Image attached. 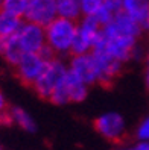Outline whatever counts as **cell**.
I'll list each match as a JSON object with an SVG mask.
<instances>
[{"mask_svg": "<svg viewBox=\"0 0 149 150\" xmlns=\"http://www.w3.org/2000/svg\"><path fill=\"white\" fill-rule=\"evenodd\" d=\"M3 123H11V117H9V112H6V100L3 94L0 93V125Z\"/></svg>", "mask_w": 149, "mask_h": 150, "instance_id": "21", "label": "cell"}, {"mask_svg": "<svg viewBox=\"0 0 149 150\" xmlns=\"http://www.w3.org/2000/svg\"><path fill=\"white\" fill-rule=\"evenodd\" d=\"M122 11L131 15L145 28L149 12V0H122Z\"/></svg>", "mask_w": 149, "mask_h": 150, "instance_id": "13", "label": "cell"}, {"mask_svg": "<svg viewBox=\"0 0 149 150\" xmlns=\"http://www.w3.org/2000/svg\"><path fill=\"white\" fill-rule=\"evenodd\" d=\"M145 28L149 29V12H148V17H146V23H145Z\"/></svg>", "mask_w": 149, "mask_h": 150, "instance_id": "24", "label": "cell"}, {"mask_svg": "<svg viewBox=\"0 0 149 150\" xmlns=\"http://www.w3.org/2000/svg\"><path fill=\"white\" fill-rule=\"evenodd\" d=\"M23 49L20 47L19 40L15 35L12 37H0V56L9 65H15L23 56Z\"/></svg>", "mask_w": 149, "mask_h": 150, "instance_id": "12", "label": "cell"}, {"mask_svg": "<svg viewBox=\"0 0 149 150\" xmlns=\"http://www.w3.org/2000/svg\"><path fill=\"white\" fill-rule=\"evenodd\" d=\"M15 37L24 53H40L46 49V30L40 24L28 20L23 21Z\"/></svg>", "mask_w": 149, "mask_h": 150, "instance_id": "7", "label": "cell"}, {"mask_svg": "<svg viewBox=\"0 0 149 150\" xmlns=\"http://www.w3.org/2000/svg\"><path fill=\"white\" fill-rule=\"evenodd\" d=\"M68 70L73 71L79 79H82L87 85L99 83V70L91 52L73 55L72 61L68 64Z\"/></svg>", "mask_w": 149, "mask_h": 150, "instance_id": "8", "label": "cell"}, {"mask_svg": "<svg viewBox=\"0 0 149 150\" xmlns=\"http://www.w3.org/2000/svg\"><path fill=\"white\" fill-rule=\"evenodd\" d=\"M87 94H88V85L73 71L67 70V73L59 81L49 100L56 105H66L72 102H82Z\"/></svg>", "mask_w": 149, "mask_h": 150, "instance_id": "3", "label": "cell"}, {"mask_svg": "<svg viewBox=\"0 0 149 150\" xmlns=\"http://www.w3.org/2000/svg\"><path fill=\"white\" fill-rule=\"evenodd\" d=\"M29 0H2V9L14 15L24 17Z\"/></svg>", "mask_w": 149, "mask_h": 150, "instance_id": "17", "label": "cell"}, {"mask_svg": "<svg viewBox=\"0 0 149 150\" xmlns=\"http://www.w3.org/2000/svg\"><path fill=\"white\" fill-rule=\"evenodd\" d=\"M101 32H102V26L94 17H82L81 21L78 23L72 55H81V53L91 52Z\"/></svg>", "mask_w": 149, "mask_h": 150, "instance_id": "6", "label": "cell"}, {"mask_svg": "<svg viewBox=\"0 0 149 150\" xmlns=\"http://www.w3.org/2000/svg\"><path fill=\"white\" fill-rule=\"evenodd\" d=\"M126 150H133V149H126ZM134 150H137V149H134Z\"/></svg>", "mask_w": 149, "mask_h": 150, "instance_id": "25", "label": "cell"}, {"mask_svg": "<svg viewBox=\"0 0 149 150\" xmlns=\"http://www.w3.org/2000/svg\"><path fill=\"white\" fill-rule=\"evenodd\" d=\"M108 12H111L113 15H116L117 12L122 11V0H103L102 5Z\"/></svg>", "mask_w": 149, "mask_h": 150, "instance_id": "19", "label": "cell"}, {"mask_svg": "<svg viewBox=\"0 0 149 150\" xmlns=\"http://www.w3.org/2000/svg\"><path fill=\"white\" fill-rule=\"evenodd\" d=\"M53 56V53L46 47L40 53H23L20 61L14 65L15 74L20 81L26 85H34V82L38 79L41 71L44 70L47 59Z\"/></svg>", "mask_w": 149, "mask_h": 150, "instance_id": "4", "label": "cell"}, {"mask_svg": "<svg viewBox=\"0 0 149 150\" xmlns=\"http://www.w3.org/2000/svg\"><path fill=\"white\" fill-rule=\"evenodd\" d=\"M58 17L55 0H29L28 9H26L24 18L35 24H40L43 28L53 21Z\"/></svg>", "mask_w": 149, "mask_h": 150, "instance_id": "9", "label": "cell"}, {"mask_svg": "<svg viewBox=\"0 0 149 150\" xmlns=\"http://www.w3.org/2000/svg\"><path fill=\"white\" fill-rule=\"evenodd\" d=\"M91 53L96 59L98 64V70H99V83L102 85H108L116 79V76L120 73L122 64L120 61H117L116 58H113L110 53L99 49H93Z\"/></svg>", "mask_w": 149, "mask_h": 150, "instance_id": "11", "label": "cell"}, {"mask_svg": "<svg viewBox=\"0 0 149 150\" xmlns=\"http://www.w3.org/2000/svg\"><path fill=\"white\" fill-rule=\"evenodd\" d=\"M103 5V0H79L82 17H94Z\"/></svg>", "mask_w": 149, "mask_h": 150, "instance_id": "18", "label": "cell"}, {"mask_svg": "<svg viewBox=\"0 0 149 150\" xmlns=\"http://www.w3.org/2000/svg\"><path fill=\"white\" fill-rule=\"evenodd\" d=\"M23 24V17L14 15L11 12L0 11V37H12L19 32Z\"/></svg>", "mask_w": 149, "mask_h": 150, "instance_id": "14", "label": "cell"}, {"mask_svg": "<svg viewBox=\"0 0 149 150\" xmlns=\"http://www.w3.org/2000/svg\"><path fill=\"white\" fill-rule=\"evenodd\" d=\"M94 127L110 141H119L125 134V120L117 112H107L96 118Z\"/></svg>", "mask_w": 149, "mask_h": 150, "instance_id": "10", "label": "cell"}, {"mask_svg": "<svg viewBox=\"0 0 149 150\" xmlns=\"http://www.w3.org/2000/svg\"><path fill=\"white\" fill-rule=\"evenodd\" d=\"M145 79H146V85L149 88V53L146 56V73H145Z\"/></svg>", "mask_w": 149, "mask_h": 150, "instance_id": "22", "label": "cell"}, {"mask_svg": "<svg viewBox=\"0 0 149 150\" xmlns=\"http://www.w3.org/2000/svg\"><path fill=\"white\" fill-rule=\"evenodd\" d=\"M137 137L140 141H148L149 139V115L142 121V125L137 129Z\"/></svg>", "mask_w": 149, "mask_h": 150, "instance_id": "20", "label": "cell"}, {"mask_svg": "<svg viewBox=\"0 0 149 150\" xmlns=\"http://www.w3.org/2000/svg\"><path fill=\"white\" fill-rule=\"evenodd\" d=\"M8 112H9V117H11V121H12V123L19 125L21 129L28 130V132H35V129H37V125H35L34 118H32L24 109L14 106V108H11Z\"/></svg>", "mask_w": 149, "mask_h": 150, "instance_id": "16", "label": "cell"}, {"mask_svg": "<svg viewBox=\"0 0 149 150\" xmlns=\"http://www.w3.org/2000/svg\"><path fill=\"white\" fill-rule=\"evenodd\" d=\"M68 67L59 61L58 58H49L44 70L41 71V74L38 76V79L34 82V90L40 97L43 99H50L52 93L56 88V85L59 83V81L63 79V76L67 73Z\"/></svg>", "mask_w": 149, "mask_h": 150, "instance_id": "5", "label": "cell"}, {"mask_svg": "<svg viewBox=\"0 0 149 150\" xmlns=\"http://www.w3.org/2000/svg\"><path fill=\"white\" fill-rule=\"evenodd\" d=\"M142 29L143 26L138 21L120 11L105 26H102V32L93 49L107 52L125 64L137 55V38Z\"/></svg>", "mask_w": 149, "mask_h": 150, "instance_id": "1", "label": "cell"}, {"mask_svg": "<svg viewBox=\"0 0 149 150\" xmlns=\"http://www.w3.org/2000/svg\"><path fill=\"white\" fill-rule=\"evenodd\" d=\"M55 8L58 17H64V18H70L75 21L82 17L79 0H55Z\"/></svg>", "mask_w": 149, "mask_h": 150, "instance_id": "15", "label": "cell"}, {"mask_svg": "<svg viewBox=\"0 0 149 150\" xmlns=\"http://www.w3.org/2000/svg\"><path fill=\"white\" fill-rule=\"evenodd\" d=\"M137 150H149V139L148 141H142V143L137 146Z\"/></svg>", "mask_w": 149, "mask_h": 150, "instance_id": "23", "label": "cell"}, {"mask_svg": "<svg viewBox=\"0 0 149 150\" xmlns=\"http://www.w3.org/2000/svg\"><path fill=\"white\" fill-rule=\"evenodd\" d=\"M46 47L53 55H66L72 53V47L75 42L78 21L56 17L46 28Z\"/></svg>", "mask_w": 149, "mask_h": 150, "instance_id": "2", "label": "cell"}]
</instances>
